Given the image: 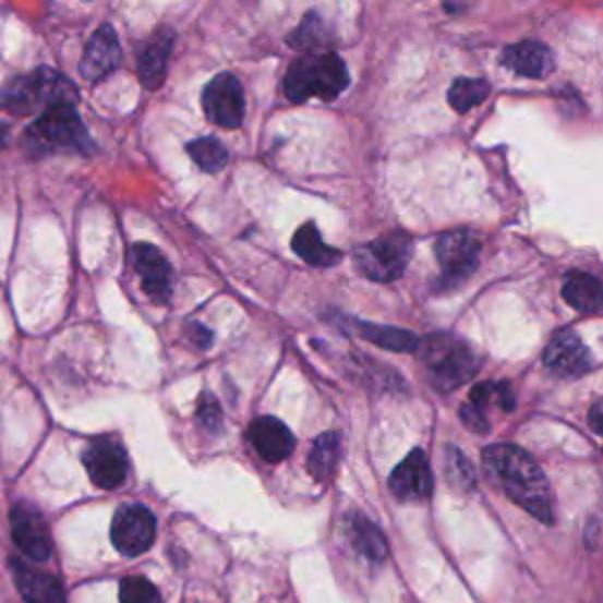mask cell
I'll use <instances>...</instances> for the list:
<instances>
[{"label":"cell","mask_w":603,"mask_h":603,"mask_svg":"<svg viewBox=\"0 0 603 603\" xmlns=\"http://www.w3.org/2000/svg\"><path fill=\"white\" fill-rule=\"evenodd\" d=\"M564 300L584 314H596L601 309V284L590 274H568L564 281Z\"/></svg>","instance_id":"22"},{"label":"cell","mask_w":603,"mask_h":603,"mask_svg":"<svg viewBox=\"0 0 603 603\" xmlns=\"http://www.w3.org/2000/svg\"><path fill=\"white\" fill-rule=\"evenodd\" d=\"M10 526H12V538L14 544L22 550L34 562H46V558L52 554V540L48 523L43 521L40 511L32 505L20 503L14 505L10 511Z\"/></svg>","instance_id":"12"},{"label":"cell","mask_w":603,"mask_h":603,"mask_svg":"<svg viewBox=\"0 0 603 603\" xmlns=\"http://www.w3.org/2000/svg\"><path fill=\"white\" fill-rule=\"evenodd\" d=\"M5 142H8V125L0 123V149H3Z\"/></svg>","instance_id":"32"},{"label":"cell","mask_w":603,"mask_h":603,"mask_svg":"<svg viewBox=\"0 0 603 603\" xmlns=\"http://www.w3.org/2000/svg\"><path fill=\"white\" fill-rule=\"evenodd\" d=\"M354 328L359 335H363V340H371L373 345L391 349V351H413L420 345L413 333L401 330V328L371 326V323H361V321L354 323Z\"/></svg>","instance_id":"25"},{"label":"cell","mask_w":603,"mask_h":603,"mask_svg":"<svg viewBox=\"0 0 603 603\" xmlns=\"http://www.w3.org/2000/svg\"><path fill=\"white\" fill-rule=\"evenodd\" d=\"M349 538H351V544L357 547V552H361L365 558H371V562H385L387 540L379 533V528L367 521L365 517H361V514L351 519Z\"/></svg>","instance_id":"24"},{"label":"cell","mask_w":603,"mask_h":603,"mask_svg":"<svg viewBox=\"0 0 603 603\" xmlns=\"http://www.w3.org/2000/svg\"><path fill=\"white\" fill-rule=\"evenodd\" d=\"M132 269L142 278V288L154 302L166 304L172 298V267L156 245L137 243L130 250Z\"/></svg>","instance_id":"11"},{"label":"cell","mask_w":603,"mask_h":603,"mask_svg":"<svg viewBox=\"0 0 603 603\" xmlns=\"http://www.w3.org/2000/svg\"><path fill=\"white\" fill-rule=\"evenodd\" d=\"M292 250H296L304 262L312 264V267H333V264H337L342 257L340 250L323 243L314 225H304L298 229L296 237H292Z\"/></svg>","instance_id":"21"},{"label":"cell","mask_w":603,"mask_h":603,"mask_svg":"<svg viewBox=\"0 0 603 603\" xmlns=\"http://www.w3.org/2000/svg\"><path fill=\"white\" fill-rule=\"evenodd\" d=\"M170 50H172L170 32L154 36L149 43H146V48L140 55V81L144 87L156 91V87L164 85Z\"/></svg>","instance_id":"20"},{"label":"cell","mask_w":603,"mask_h":603,"mask_svg":"<svg viewBox=\"0 0 603 603\" xmlns=\"http://www.w3.org/2000/svg\"><path fill=\"white\" fill-rule=\"evenodd\" d=\"M250 444L255 446L262 460L281 462L296 450V436L276 418H260L250 424Z\"/></svg>","instance_id":"17"},{"label":"cell","mask_w":603,"mask_h":603,"mask_svg":"<svg viewBox=\"0 0 603 603\" xmlns=\"http://www.w3.org/2000/svg\"><path fill=\"white\" fill-rule=\"evenodd\" d=\"M22 149L28 156L91 154L93 142L73 107H55L24 130Z\"/></svg>","instance_id":"3"},{"label":"cell","mask_w":603,"mask_h":603,"mask_svg":"<svg viewBox=\"0 0 603 603\" xmlns=\"http://www.w3.org/2000/svg\"><path fill=\"white\" fill-rule=\"evenodd\" d=\"M342 458V436L337 432H328L316 438V444L309 453V472L316 481H326L333 477L337 462Z\"/></svg>","instance_id":"23"},{"label":"cell","mask_w":603,"mask_h":603,"mask_svg":"<svg viewBox=\"0 0 603 603\" xmlns=\"http://www.w3.org/2000/svg\"><path fill=\"white\" fill-rule=\"evenodd\" d=\"M121 603H164V599H160L154 582L132 576L121 582Z\"/></svg>","instance_id":"29"},{"label":"cell","mask_w":603,"mask_h":603,"mask_svg":"<svg viewBox=\"0 0 603 603\" xmlns=\"http://www.w3.org/2000/svg\"><path fill=\"white\" fill-rule=\"evenodd\" d=\"M544 365L558 377H580L592 371V354L572 330H562L544 349Z\"/></svg>","instance_id":"13"},{"label":"cell","mask_w":603,"mask_h":603,"mask_svg":"<svg viewBox=\"0 0 603 603\" xmlns=\"http://www.w3.org/2000/svg\"><path fill=\"white\" fill-rule=\"evenodd\" d=\"M198 422L208 434L219 432V426H222V413H219V406L210 399V396H205L198 408Z\"/></svg>","instance_id":"30"},{"label":"cell","mask_w":603,"mask_h":603,"mask_svg":"<svg viewBox=\"0 0 603 603\" xmlns=\"http://www.w3.org/2000/svg\"><path fill=\"white\" fill-rule=\"evenodd\" d=\"M121 64V46L111 26H99L83 52L81 76L91 83L101 81Z\"/></svg>","instance_id":"16"},{"label":"cell","mask_w":603,"mask_h":603,"mask_svg":"<svg viewBox=\"0 0 603 603\" xmlns=\"http://www.w3.org/2000/svg\"><path fill=\"white\" fill-rule=\"evenodd\" d=\"M422 361L432 375V382L438 389H455L472 379L479 371V361L474 351L465 342L453 337H430L422 342Z\"/></svg>","instance_id":"5"},{"label":"cell","mask_w":603,"mask_h":603,"mask_svg":"<svg viewBox=\"0 0 603 603\" xmlns=\"http://www.w3.org/2000/svg\"><path fill=\"white\" fill-rule=\"evenodd\" d=\"M489 95H491V83L489 81L458 79L448 91V105L458 113H465L472 107H479Z\"/></svg>","instance_id":"26"},{"label":"cell","mask_w":603,"mask_h":603,"mask_svg":"<svg viewBox=\"0 0 603 603\" xmlns=\"http://www.w3.org/2000/svg\"><path fill=\"white\" fill-rule=\"evenodd\" d=\"M156 517L144 505H125L111 521V542L123 556H140L154 544Z\"/></svg>","instance_id":"8"},{"label":"cell","mask_w":603,"mask_h":603,"mask_svg":"<svg viewBox=\"0 0 603 603\" xmlns=\"http://www.w3.org/2000/svg\"><path fill=\"white\" fill-rule=\"evenodd\" d=\"M436 257L441 264V281L460 286L479 267L481 243L469 231H450L436 241Z\"/></svg>","instance_id":"7"},{"label":"cell","mask_w":603,"mask_h":603,"mask_svg":"<svg viewBox=\"0 0 603 603\" xmlns=\"http://www.w3.org/2000/svg\"><path fill=\"white\" fill-rule=\"evenodd\" d=\"M497 403L503 410H514V399H511V389L505 382H483V385H477L469 394V401L460 408V418L469 426V430L477 434H485L491 430L489 415L485 410L489 406Z\"/></svg>","instance_id":"15"},{"label":"cell","mask_w":603,"mask_h":603,"mask_svg":"<svg viewBox=\"0 0 603 603\" xmlns=\"http://www.w3.org/2000/svg\"><path fill=\"white\" fill-rule=\"evenodd\" d=\"M76 101V85L52 69H36L0 87V109L14 116L46 113L55 107H73Z\"/></svg>","instance_id":"2"},{"label":"cell","mask_w":603,"mask_h":603,"mask_svg":"<svg viewBox=\"0 0 603 603\" xmlns=\"http://www.w3.org/2000/svg\"><path fill=\"white\" fill-rule=\"evenodd\" d=\"M413 253V241H410L406 233L394 231L387 237H379L377 241L365 243L357 248L354 260L357 269L377 284H389L401 278L406 272V264Z\"/></svg>","instance_id":"6"},{"label":"cell","mask_w":603,"mask_h":603,"mask_svg":"<svg viewBox=\"0 0 603 603\" xmlns=\"http://www.w3.org/2000/svg\"><path fill=\"white\" fill-rule=\"evenodd\" d=\"M590 422H592V430H594V434L599 436V434L603 432V430H601V403H594V406H592Z\"/></svg>","instance_id":"31"},{"label":"cell","mask_w":603,"mask_h":603,"mask_svg":"<svg viewBox=\"0 0 603 603\" xmlns=\"http://www.w3.org/2000/svg\"><path fill=\"white\" fill-rule=\"evenodd\" d=\"M203 111L219 128H239L245 116L243 87L231 73H219L203 91Z\"/></svg>","instance_id":"9"},{"label":"cell","mask_w":603,"mask_h":603,"mask_svg":"<svg viewBox=\"0 0 603 603\" xmlns=\"http://www.w3.org/2000/svg\"><path fill=\"white\" fill-rule=\"evenodd\" d=\"M10 568L14 576V584H17V590L26 603H67L60 580L52 578L50 572L26 566L20 558H12Z\"/></svg>","instance_id":"18"},{"label":"cell","mask_w":603,"mask_h":603,"mask_svg":"<svg viewBox=\"0 0 603 603\" xmlns=\"http://www.w3.org/2000/svg\"><path fill=\"white\" fill-rule=\"evenodd\" d=\"M189 156L196 160V166L203 168L205 172H219L229 160V154L225 149L222 142H217L215 137H203V140H194L186 144Z\"/></svg>","instance_id":"27"},{"label":"cell","mask_w":603,"mask_h":603,"mask_svg":"<svg viewBox=\"0 0 603 603\" xmlns=\"http://www.w3.org/2000/svg\"><path fill=\"white\" fill-rule=\"evenodd\" d=\"M349 85V71L340 57L333 52L304 55L288 69L286 95L292 101H306L312 97L335 99Z\"/></svg>","instance_id":"4"},{"label":"cell","mask_w":603,"mask_h":603,"mask_svg":"<svg viewBox=\"0 0 603 603\" xmlns=\"http://www.w3.org/2000/svg\"><path fill=\"white\" fill-rule=\"evenodd\" d=\"M503 67L523 79H544L554 69V57L547 46L538 40H523L503 52Z\"/></svg>","instance_id":"19"},{"label":"cell","mask_w":603,"mask_h":603,"mask_svg":"<svg viewBox=\"0 0 603 603\" xmlns=\"http://www.w3.org/2000/svg\"><path fill=\"white\" fill-rule=\"evenodd\" d=\"M389 491L403 503H415V499H426L432 495L434 479L426 455L420 448L410 450L408 458L394 469L389 477Z\"/></svg>","instance_id":"14"},{"label":"cell","mask_w":603,"mask_h":603,"mask_svg":"<svg viewBox=\"0 0 603 603\" xmlns=\"http://www.w3.org/2000/svg\"><path fill=\"white\" fill-rule=\"evenodd\" d=\"M446 474H448V481L455 485V489H460V491L474 489V483H477L472 465L467 462V458L458 448L446 450Z\"/></svg>","instance_id":"28"},{"label":"cell","mask_w":603,"mask_h":603,"mask_svg":"<svg viewBox=\"0 0 603 603\" xmlns=\"http://www.w3.org/2000/svg\"><path fill=\"white\" fill-rule=\"evenodd\" d=\"M483 467L511 503L533 514L542 523L554 521L550 481L531 455L519 446L497 444L483 450Z\"/></svg>","instance_id":"1"},{"label":"cell","mask_w":603,"mask_h":603,"mask_svg":"<svg viewBox=\"0 0 603 603\" xmlns=\"http://www.w3.org/2000/svg\"><path fill=\"white\" fill-rule=\"evenodd\" d=\"M83 465L97 489L113 491L128 479V455L116 438H95L83 453Z\"/></svg>","instance_id":"10"}]
</instances>
